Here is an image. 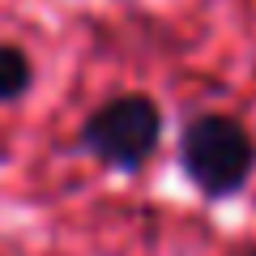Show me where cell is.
<instances>
[{
  "label": "cell",
  "mask_w": 256,
  "mask_h": 256,
  "mask_svg": "<svg viewBox=\"0 0 256 256\" xmlns=\"http://www.w3.org/2000/svg\"><path fill=\"white\" fill-rule=\"evenodd\" d=\"M226 256H256V244H248V248H239V252H226Z\"/></svg>",
  "instance_id": "4"
},
{
  "label": "cell",
  "mask_w": 256,
  "mask_h": 256,
  "mask_svg": "<svg viewBox=\"0 0 256 256\" xmlns=\"http://www.w3.org/2000/svg\"><path fill=\"white\" fill-rule=\"evenodd\" d=\"M162 132H166V116L150 94H116L82 120L77 150L116 175H137L158 154Z\"/></svg>",
  "instance_id": "2"
},
{
  "label": "cell",
  "mask_w": 256,
  "mask_h": 256,
  "mask_svg": "<svg viewBox=\"0 0 256 256\" xmlns=\"http://www.w3.org/2000/svg\"><path fill=\"white\" fill-rule=\"evenodd\" d=\"M175 162L201 201H235L256 180V137L230 111H196L180 128Z\"/></svg>",
  "instance_id": "1"
},
{
  "label": "cell",
  "mask_w": 256,
  "mask_h": 256,
  "mask_svg": "<svg viewBox=\"0 0 256 256\" xmlns=\"http://www.w3.org/2000/svg\"><path fill=\"white\" fill-rule=\"evenodd\" d=\"M34 86V64L18 43H0V107L22 102Z\"/></svg>",
  "instance_id": "3"
}]
</instances>
